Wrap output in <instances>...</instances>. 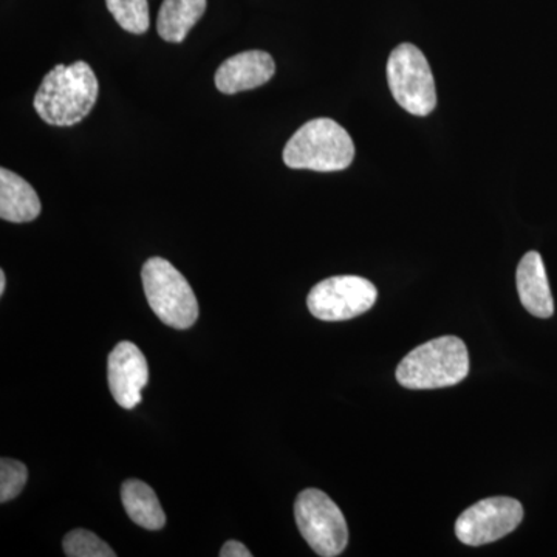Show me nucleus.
<instances>
[{"label": "nucleus", "instance_id": "obj_18", "mask_svg": "<svg viewBox=\"0 0 557 557\" xmlns=\"http://www.w3.org/2000/svg\"><path fill=\"white\" fill-rule=\"evenodd\" d=\"M252 553L239 541H228L220 549V557H251Z\"/></svg>", "mask_w": 557, "mask_h": 557}, {"label": "nucleus", "instance_id": "obj_1", "mask_svg": "<svg viewBox=\"0 0 557 557\" xmlns=\"http://www.w3.org/2000/svg\"><path fill=\"white\" fill-rule=\"evenodd\" d=\"M97 75L87 62L72 65L58 64L44 76L35 95V110L40 120L58 127L81 123L98 100Z\"/></svg>", "mask_w": 557, "mask_h": 557}, {"label": "nucleus", "instance_id": "obj_10", "mask_svg": "<svg viewBox=\"0 0 557 557\" xmlns=\"http://www.w3.org/2000/svg\"><path fill=\"white\" fill-rule=\"evenodd\" d=\"M274 72L276 64L267 51H242L220 65L215 72V87L225 95L258 89L273 78Z\"/></svg>", "mask_w": 557, "mask_h": 557}, {"label": "nucleus", "instance_id": "obj_7", "mask_svg": "<svg viewBox=\"0 0 557 557\" xmlns=\"http://www.w3.org/2000/svg\"><path fill=\"white\" fill-rule=\"evenodd\" d=\"M376 298L379 289L368 278L333 276L311 288L307 306L310 313L321 321H347L372 309Z\"/></svg>", "mask_w": 557, "mask_h": 557}, {"label": "nucleus", "instance_id": "obj_12", "mask_svg": "<svg viewBox=\"0 0 557 557\" xmlns=\"http://www.w3.org/2000/svg\"><path fill=\"white\" fill-rule=\"evenodd\" d=\"M40 200L27 180L2 168L0 170V218L7 222L27 223L38 219Z\"/></svg>", "mask_w": 557, "mask_h": 557}, {"label": "nucleus", "instance_id": "obj_6", "mask_svg": "<svg viewBox=\"0 0 557 557\" xmlns=\"http://www.w3.org/2000/svg\"><path fill=\"white\" fill-rule=\"evenodd\" d=\"M295 518L300 534L318 556L335 557L346 549V518L327 494L314 487L302 491L296 498Z\"/></svg>", "mask_w": 557, "mask_h": 557}, {"label": "nucleus", "instance_id": "obj_5", "mask_svg": "<svg viewBox=\"0 0 557 557\" xmlns=\"http://www.w3.org/2000/svg\"><path fill=\"white\" fill-rule=\"evenodd\" d=\"M387 81L395 100L412 115L426 116L437 106V90L426 57L412 44H401L392 51Z\"/></svg>", "mask_w": 557, "mask_h": 557}, {"label": "nucleus", "instance_id": "obj_4", "mask_svg": "<svg viewBox=\"0 0 557 557\" xmlns=\"http://www.w3.org/2000/svg\"><path fill=\"white\" fill-rule=\"evenodd\" d=\"M150 309L172 329L186 330L199 318V302L186 277L166 259L150 258L141 270Z\"/></svg>", "mask_w": 557, "mask_h": 557}, {"label": "nucleus", "instance_id": "obj_9", "mask_svg": "<svg viewBox=\"0 0 557 557\" xmlns=\"http://www.w3.org/2000/svg\"><path fill=\"white\" fill-rule=\"evenodd\" d=\"M108 380L113 398L123 409L141 403L143 388L149 380L148 361L135 344L123 341L109 355Z\"/></svg>", "mask_w": 557, "mask_h": 557}, {"label": "nucleus", "instance_id": "obj_17", "mask_svg": "<svg viewBox=\"0 0 557 557\" xmlns=\"http://www.w3.org/2000/svg\"><path fill=\"white\" fill-rule=\"evenodd\" d=\"M28 471L24 463L13 458L0 460V502L13 500L27 485Z\"/></svg>", "mask_w": 557, "mask_h": 557}, {"label": "nucleus", "instance_id": "obj_19", "mask_svg": "<svg viewBox=\"0 0 557 557\" xmlns=\"http://www.w3.org/2000/svg\"><path fill=\"white\" fill-rule=\"evenodd\" d=\"M7 287V276L5 271H0V295H3L5 293Z\"/></svg>", "mask_w": 557, "mask_h": 557}, {"label": "nucleus", "instance_id": "obj_14", "mask_svg": "<svg viewBox=\"0 0 557 557\" xmlns=\"http://www.w3.org/2000/svg\"><path fill=\"white\" fill-rule=\"evenodd\" d=\"M205 11L207 0H164L159 11L157 30L168 42H183Z\"/></svg>", "mask_w": 557, "mask_h": 557}, {"label": "nucleus", "instance_id": "obj_3", "mask_svg": "<svg viewBox=\"0 0 557 557\" xmlns=\"http://www.w3.org/2000/svg\"><path fill=\"white\" fill-rule=\"evenodd\" d=\"M354 159V139L341 124L330 119L304 124L284 149V163L292 170L343 171Z\"/></svg>", "mask_w": 557, "mask_h": 557}, {"label": "nucleus", "instance_id": "obj_15", "mask_svg": "<svg viewBox=\"0 0 557 557\" xmlns=\"http://www.w3.org/2000/svg\"><path fill=\"white\" fill-rule=\"evenodd\" d=\"M106 5L123 30L134 35H143L149 30L148 0H106Z\"/></svg>", "mask_w": 557, "mask_h": 557}, {"label": "nucleus", "instance_id": "obj_2", "mask_svg": "<svg viewBox=\"0 0 557 557\" xmlns=\"http://www.w3.org/2000/svg\"><path fill=\"white\" fill-rule=\"evenodd\" d=\"M469 373L468 348L456 336L429 341L399 362L397 380L403 387L429 391L456 386Z\"/></svg>", "mask_w": 557, "mask_h": 557}, {"label": "nucleus", "instance_id": "obj_8", "mask_svg": "<svg viewBox=\"0 0 557 557\" xmlns=\"http://www.w3.org/2000/svg\"><path fill=\"white\" fill-rule=\"evenodd\" d=\"M522 519L523 508L516 498H483L461 512L456 522V534L463 544L480 547L508 536Z\"/></svg>", "mask_w": 557, "mask_h": 557}, {"label": "nucleus", "instance_id": "obj_16", "mask_svg": "<svg viewBox=\"0 0 557 557\" xmlns=\"http://www.w3.org/2000/svg\"><path fill=\"white\" fill-rule=\"evenodd\" d=\"M64 553L69 557H115L116 553L91 531L73 530L64 537Z\"/></svg>", "mask_w": 557, "mask_h": 557}, {"label": "nucleus", "instance_id": "obj_11", "mask_svg": "<svg viewBox=\"0 0 557 557\" xmlns=\"http://www.w3.org/2000/svg\"><path fill=\"white\" fill-rule=\"evenodd\" d=\"M518 292L520 302L533 317L547 319L555 313V300L549 288L544 260L537 251L523 256L518 267Z\"/></svg>", "mask_w": 557, "mask_h": 557}, {"label": "nucleus", "instance_id": "obj_13", "mask_svg": "<svg viewBox=\"0 0 557 557\" xmlns=\"http://www.w3.org/2000/svg\"><path fill=\"white\" fill-rule=\"evenodd\" d=\"M121 500L132 522L146 530H161L166 523V515L152 487L141 480H126L121 486Z\"/></svg>", "mask_w": 557, "mask_h": 557}]
</instances>
